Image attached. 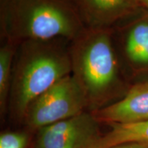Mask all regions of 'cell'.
Wrapping results in <instances>:
<instances>
[{
	"instance_id": "cell-8",
	"label": "cell",
	"mask_w": 148,
	"mask_h": 148,
	"mask_svg": "<svg viewBox=\"0 0 148 148\" xmlns=\"http://www.w3.org/2000/svg\"><path fill=\"white\" fill-rule=\"evenodd\" d=\"M122 51L130 65L138 71L148 69V11L125 29Z\"/></svg>"
},
{
	"instance_id": "cell-1",
	"label": "cell",
	"mask_w": 148,
	"mask_h": 148,
	"mask_svg": "<svg viewBox=\"0 0 148 148\" xmlns=\"http://www.w3.org/2000/svg\"><path fill=\"white\" fill-rule=\"evenodd\" d=\"M71 41L64 38L25 40L18 44L10 94L12 112L23 119L31 103L71 74Z\"/></svg>"
},
{
	"instance_id": "cell-12",
	"label": "cell",
	"mask_w": 148,
	"mask_h": 148,
	"mask_svg": "<svg viewBox=\"0 0 148 148\" xmlns=\"http://www.w3.org/2000/svg\"><path fill=\"white\" fill-rule=\"evenodd\" d=\"M110 148H148V143H132L123 144Z\"/></svg>"
},
{
	"instance_id": "cell-14",
	"label": "cell",
	"mask_w": 148,
	"mask_h": 148,
	"mask_svg": "<svg viewBox=\"0 0 148 148\" xmlns=\"http://www.w3.org/2000/svg\"><path fill=\"white\" fill-rule=\"evenodd\" d=\"M9 1H10V0H1V5L5 4V3L8 2Z\"/></svg>"
},
{
	"instance_id": "cell-11",
	"label": "cell",
	"mask_w": 148,
	"mask_h": 148,
	"mask_svg": "<svg viewBox=\"0 0 148 148\" xmlns=\"http://www.w3.org/2000/svg\"><path fill=\"white\" fill-rule=\"evenodd\" d=\"M28 136L21 132H5L0 134V148H25Z\"/></svg>"
},
{
	"instance_id": "cell-9",
	"label": "cell",
	"mask_w": 148,
	"mask_h": 148,
	"mask_svg": "<svg viewBox=\"0 0 148 148\" xmlns=\"http://www.w3.org/2000/svg\"><path fill=\"white\" fill-rule=\"evenodd\" d=\"M108 125L110 130L101 134L90 148H110L132 143H148V120Z\"/></svg>"
},
{
	"instance_id": "cell-4",
	"label": "cell",
	"mask_w": 148,
	"mask_h": 148,
	"mask_svg": "<svg viewBox=\"0 0 148 148\" xmlns=\"http://www.w3.org/2000/svg\"><path fill=\"white\" fill-rule=\"evenodd\" d=\"M88 106L86 93L70 74L35 99L29 106L23 119L29 128L38 130L78 115Z\"/></svg>"
},
{
	"instance_id": "cell-10",
	"label": "cell",
	"mask_w": 148,
	"mask_h": 148,
	"mask_svg": "<svg viewBox=\"0 0 148 148\" xmlns=\"http://www.w3.org/2000/svg\"><path fill=\"white\" fill-rule=\"evenodd\" d=\"M17 45L5 40L0 48V108L5 112L10 95L12 66Z\"/></svg>"
},
{
	"instance_id": "cell-13",
	"label": "cell",
	"mask_w": 148,
	"mask_h": 148,
	"mask_svg": "<svg viewBox=\"0 0 148 148\" xmlns=\"http://www.w3.org/2000/svg\"><path fill=\"white\" fill-rule=\"evenodd\" d=\"M138 4L145 8L148 11V0H136Z\"/></svg>"
},
{
	"instance_id": "cell-2",
	"label": "cell",
	"mask_w": 148,
	"mask_h": 148,
	"mask_svg": "<svg viewBox=\"0 0 148 148\" xmlns=\"http://www.w3.org/2000/svg\"><path fill=\"white\" fill-rule=\"evenodd\" d=\"M1 25L3 38L16 45L56 38L72 41L86 28L69 0H10L1 5Z\"/></svg>"
},
{
	"instance_id": "cell-6",
	"label": "cell",
	"mask_w": 148,
	"mask_h": 148,
	"mask_svg": "<svg viewBox=\"0 0 148 148\" xmlns=\"http://www.w3.org/2000/svg\"><path fill=\"white\" fill-rule=\"evenodd\" d=\"M91 112L99 123L108 125L148 120V82L136 84L119 100Z\"/></svg>"
},
{
	"instance_id": "cell-3",
	"label": "cell",
	"mask_w": 148,
	"mask_h": 148,
	"mask_svg": "<svg viewBox=\"0 0 148 148\" xmlns=\"http://www.w3.org/2000/svg\"><path fill=\"white\" fill-rule=\"evenodd\" d=\"M71 74L86 93L91 111L111 104L122 81L112 29L86 27L70 43Z\"/></svg>"
},
{
	"instance_id": "cell-7",
	"label": "cell",
	"mask_w": 148,
	"mask_h": 148,
	"mask_svg": "<svg viewBox=\"0 0 148 148\" xmlns=\"http://www.w3.org/2000/svg\"><path fill=\"white\" fill-rule=\"evenodd\" d=\"M85 26L109 29L138 4L136 0H75Z\"/></svg>"
},
{
	"instance_id": "cell-5",
	"label": "cell",
	"mask_w": 148,
	"mask_h": 148,
	"mask_svg": "<svg viewBox=\"0 0 148 148\" xmlns=\"http://www.w3.org/2000/svg\"><path fill=\"white\" fill-rule=\"evenodd\" d=\"M92 112H85L38 130L36 148H90L101 135Z\"/></svg>"
}]
</instances>
